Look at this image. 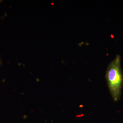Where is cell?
<instances>
[{"label":"cell","mask_w":123,"mask_h":123,"mask_svg":"<svg viewBox=\"0 0 123 123\" xmlns=\"http://www.w3.org/2000/svg\"><path fill=\"white\" fill-rule=\"evenodd\" d=\"M106 78L112 98L115 102H117L121 98L123 85V74L120 55H117L108 65Z\"/></svg>","instance_id":"6da1fadb"},{"label":"cell","mask_w":123,"mask_h":123,"mask_svg":"<svg viewBox=\"0 0 123 123\" xmlns=\"http://www.w3.org/2000/svg\"><path fill=\"white\" fill-rule=\"evenodd\" d=\"M1 60L0 59V65L1 64Z\"/></svg>","instance_id":"7a4b0ae2"},{"label":"cell","mask_w":123,"mask_h":123,"mask_svg":"<svg viewBox=\"0 0 123 123\" xmlns=\"http://www.w3.org/2000/svg\"><path fill=\"white\" fill-rule=\"evenodd\" d=\"M1 0H0V2H1Z\"/></svg>","instance_id":"3957f363"}]
</instances>
